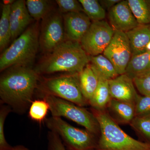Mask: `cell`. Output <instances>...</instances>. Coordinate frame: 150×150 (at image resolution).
<instances>
[{"label": "cell", "instance_id": "cell-1", "mask_svg": "<svg viewBox=\"0 0 150 150\" xmlns=\"http://www.w3.org/2000/svg\"><path fill=\"white\" fill-rule=\"evenodd\" d=\"M39 75L30 67L16 66L7 69L0 78L1 103L16 113L25 112L33 101Z\"/></svg>", "mask_w": 150, "mask_h": 150}, {"label": "cell", "instance_id": "cell-2", "mask_svg": "<svg viewBox=\"0 0 150 150\" xmlns=\"http://www.w3.org/2000/svg\"><path fill=\"white\" fill-rule=\"evenodd\" d=\"M89 62V56L80 43L66 40L47 54L34 70L39 74L61 72L77 74Z\"/></svg>", "mask_w": 150, "mask_h": 150}, {"label": "cell", "instance_id": "cell-3", "mask_svg": "<svg viewBox=\"0 0 150 150\" xmlns=\"http://www.w3.org/2000/svg\"><path fill=\"white\" fill-rule=\"evenodd\" d=\"M100 127V137L95 150H150V143L128 135L109 115L107 110L91 108Z\"/></svg>", "mask_w": 150, "mask_h": 150}, {"label": "cell", "instance_id": "cell-4", "mask_svg": "<svg viewBox=\"0 0 150 150\" xmlns=\"http://www.w3.org/2000/svg\"><path fill=\"white\" fill-rule=\"evenodd\" d=\"M40 29L38 22L30 25L0 57V71L13 66L30 67L34 61L39 46Z\"/></svg>", "mask_w": 150, "mask_h": 150}, {"label": "cell", "instance_id": "cell-5", "mask_svg": "<svg viewBox=\"0 0 150 150\" xmlns=\"http://www.w3.org/2000/svg\"><path fill=\"white\" fill-rule=\"evenodd\" d=\"M44 122L50 131L59 135L67 150H95L98 139L87 130L74 127L61 117L52 116Z\"/></svg>", "mask_w": 150, "mask_h": 150}, {"label": "cell", "instance_id": "cell-6", "mask_svg": "<svg viewBox=\"0 0 150 150\" xmlns=\"http://www.w3.org/2000/svg\"><path fill=\"white\" fill-rule=\"evenodd\" d=\"M43 99L48 102L51 115L65 117L83 126L86 130L96 136L100 135V127L92 112L69 101L51 95H44Z\"/></svg>", "mask_w": 150, "mask_h": 150}, {"label": "cell", "instance_id": "cell-7", "mask_svg": "<svg viewBox=\"0 0 150 150\" xmlns=\"http://www.w3.org/2000/svg\"><path fill=\"white\" fill-rule=\"evenodd\" d=\"M78 75L69 74L43 81L40 89L44 95H51L62 98L80 107L89 105L82 93Z\"/></svg>", "mask_w": 150, "mask_h": 150}, {"label": "cell", "instance_id": "cell-8", "mask_svg": "<svg viewBox=\"0 0 150 150\" xmlns=\"http://www.w3.org/2000/svg\"><path fill=\"white\" fill-rule=\"evenodd\" d=\"M67 40L63 14L59 11H52L41 23L39 46L43 53L48 54Z\"/></svg>", "mask_w": 150, "mask_h": 150}, {"label": "cell", "instance_id": "cell-9", "mask_svg": "<svg viewBox=\"0 0 150 150\" xmlns=\"http://www.w3.org/2000/svg\"><path fill=\"white\" fill-rule=\"evenodd\" d=\"M115 32L110 24L104 20L92 22L81 40V45L89 56L102 54L110 44Z\"/></svg>", "mask_w": 150, "mask_h": 150}, {"label": "cell", "instance_id": "cell-10", "mask_svg": "<svg viewBox=\"0 0 150 150\" xmlns=\"http://www.w3.org/2000/svg\"><path fill=\"white\" fill-rule=\"evenodd\" d=\"M103 54L111 62L118 75L125 74L132 56L131 45L126 33L115 31Z\"/></svg>", "mask_w": 150, "mask_h": 150}, {"label": "cell", "instance_id": "cell-11", "mask_svg": "<svg viewBox=\"0 0 150 150\" xmlns=\"http://www.w3.org/2000/svg\"><path fill=\"white\" fill-rule=\"evenodd\" d=\"M109 24L115 31L126 33L139 24L131 11L127 1H121L108 11Z\"/></svg>", "mask_w": 150, "mask_h": 150}, {"label": "cell", "instance_id": "cell-12", "mask_svg": "<svg viewBox=\"0 0 150 150\" xmlns=\"http://www.w3.org/2000/svg\"><path fill=\"white\" fill-rule=\"evenodd\" d=\"M67 40L80 43L91 24V21L83 12L63 14Z\"/></svg>", "mask_w": 150, "mask_h": 150}, {"label": "cell", "instance_id": "cell-13", "mask_svg": "<svg viewBox=\"0 0 150 150\" xmlns=\"http://www.w3.org/2000/svg\"><path fill=\"white\" fill-rule=\"evenodd\" d=\"M109 91L113 99L135 104L139 95L133 79L126 74L108 81Z\"/></svg>", "mask_w": 150, "mask_h": 150}, {"label": "cell", "instance_id": "cell-14", "mask_svg": "<svg viewBox=\"0 0 150 150\" xmlns=\"http://www.w3.org/2000/svg\"><path fill=\"white\" fill-rule=\"evenodd\" d=\"M31 17L25 1L18 0L11 5L9 19L11 40H15L26 29L32 21Z\"/></svg>", "mask_w": 150, "mask_h": 150}, {"label": "cell", "instance_id": "cell-15", "mask_svg": "<svg viewBox=\"0 0 150 150\" xmlns=\"http://www.w3.org/2000/svg\"><path fill=\"white\" fill-rule=\"evenodd\" d=\"M106 110L117 123L130 124L135 117V104L131 103L112 98Z\"/></svg>", "mask_w": 150, "mask_h": 150}, {"label": "cell", "instance_id": "cell-16", "mask_svg": "<svg viewBox=\"0 0 150 150\" xmlns=\"http://www.w3.org/2000/svg\"><path fill=\"white\" fill-rule=\"evenodd\" d=\"M126 33L131 45L132 56L145 52L150 41V24H139Z\"/></svg>", "mask_w": 150, "mask_h": 150}, {"label": "cell", "instance_id": "cell-17", "mask_svg": "<svg viewBox=\"0 0 150 150\" xmlns=\"http://www.w3.org/2000/svg\"><path fill=\"white\" fill-rule=\"evenodd\" d=\"M89 64L98 79L109 81L119 76L112 63L103 54L89 56Z\"/></svg>", "mask_w": 150, "mask_h": 150}, {"label": "cell", "instance_id": "cell-18", "mask_svg": "<svg viewBox=\"0 0 150 150\" xmlns=\"http://www.w3.org/2000/svg\"><path fill=\"white\" fill-rule=\"evenodd\" d=\"M78 77L82 93L89 102L98 86V78L89 64L79 74Z\"/></svg>", "mask_w": 150, "mask_h": 150}, {"label": "cell", "instance_id": "cell-19", "mask_svg": "<svg viewBox=\"0 0 150 150\" xmlns=\"http://www.w3.org/2000/svg\"><path fill=\"white\" fill-rule=\"evenodd\" d=\"M112 98L109 91L108 81L99 79L98 86L89 101V105L95 110L103 111L106 110Z\"/></svg>", "mask_w": 150, "mask_h": 150}, {"label": "cell", "instance_id": "cell-20", "mask_svg": "<svg viewBox=\"0 0 150 150\" xmlns=\"http://www.w3.org/2000/svg\"><path fill=\"white\" fill-rule=\"evenodd\" d=\"M150 71V51L132 56L125 74L133 79Z\"/></svg>", "mask_w": 150, "mask_h": 150}, {"label": "cell", "instance_id": "cell-21", "mask_svg": "<svg viewBox=\"0 0 150 150\" xmlns=\"http://www.w3.org/2000/svg\"><path fill=\"white\" fill-rule=\"evenodd\" d=\"M127 1L138 23L150 24V1L127 0Z\"/></svg>", "mask_w": 150, "mask_h": 150}, {"label": "cell", "instance_id": "cell-22", "mask_svg": "<svg viewBox=\"0 0 150 150\" xmlns=\"http://www.w3.org/2000/svg\"><path fill=\"white\" fill-rule=\"evenodd\" d=\"M11 5H3L0 19V49H4L11 40L10 13Z\"/></svg>", "mask_w": 150, "mask_h": 150}, {"label": "cell", "instance_id": "cell-23", "mask_svg": "<svg viewBox=\"0 0 150 150\" xmlns=\"http://www.w3.org/2000/svg\"><path fill=\"white\" fill-rule=\"evenodd\" d=\"M26 5L30 15L36 21L43 20L52 11L49 1L27 0Z\"/></svg>", "mask_w": 150, "mask_h": 150}, {"label": "cell", "instance_id": "cell-24", "mask_svg": "<svg viewBox=\"0 0 150 150\" xmlns=\"http://www.w3.org/2000/svg\"><path fill=\"white\" fill-rule=\"evenodd\" d=\"M85 13L92 22L101 21L105 17V10L98 1L79 0Z\"/></svg>", "mask_w": 150, "mask_h": 150}, {"label": "cell", "instance_id": "cell-25", "mask_svg": "<svg viewBox=\"0 0 150 150\" xmlns=\"http://www.w3.org/2000/svg\"><path fill=\"white\" fill-rule=\"evenodd\" d=\"M50 109L48 102L45 99L33 100L29 108V117L33 121L41 123L45 121Z\"/></svg>", "mask_w": 150, "mask_h": 150}, {"label": "cell", "instance_id": "cell-26", "mask_svg": "<svg viewBox=\"0 0 150 150\" xmlns=\"http://www.w3.org/2000/svg\"><path fill=\"white\" fill-rule=\"evenodd\" d=\"M129 124L135 131L144 138L146 142L150 143V115L135 116Z\"/></svg>", "mask_w": 150, "mask_h": 150}, {"label": "cell", "instance_id": "cell-27", "mask_svg": "<svg viewBox=\"0 0 150 150\" xmlns=\"http://www.w3.org/2000/svg\"><path fill=\"white\" fill-rule=\"evenodd\" d=\"M11 111V109L8 105H1L0 109V150H8L12 147L7 142L4 131L6 118L9 113Z\"/></svg>", "mask_w": 150, "mask_h": 150}, {"label": "cell", "instance_id": "cell-28", "mask_svg": "<svg viewBox=\"0 0 150 150\" xmlns=\"http://www.w3.org/2000/svg\"><path fill=\"white\" fill-rule=\"evenodd\" d=\"M134 85L144 96H150V71L133 79Z\"/></svg>", "mask_w": 150, "mask_h": 150}, {"label": "cell", "instance_id": "cell-29", "mask_svg": "<svg viewBox=\"0 0 150 150\" xmlns=\"http://www.w3.org/2000/svg\"><path fill=\"white\" fill-rule=\"evenodd\" d=\"M59 10L63 14L69 13L82 12L83 10L79 1L76 0H56Z\"/></svg>", "mask_w": 150, "mask_h": 150}, {"label": "cell", "instance_id": "cell-30", "mask_svg": "<svg viewBox=\"0 0 150 150\" xmlns=\"http://www.w3.org/2000/svg\"><path fill=\"white\" fill-rule=\"evenodd\" d=\"M135 116L150 115V96H138L135 103Z\"/></svg>", "mask_w": 150, "mask_h": 150}, {"label": "cell", "instance_id": "cell-31", "mask_svg": "<svg viewBox=\"0 0 150 150\" xmlns=\"http://www.w3.org/2000/svg\"><path fill=\"white\" fill-rule=\"evenodd\" d=\"M48 150H67L59 135L49 131L48 136Z\"/></svg>", "mask_w": 150, "mask_h": 150}, {"label": "cell", "instance_id": "cell-32", "mask_svg": "<svg viewBox=\"0 0 150 150\" xmlns=\"http://www.w3.org/2000/svg\"><path fill=\"white\" fill-rule=\"evenodd\" d=\"M121 1L120 0H100L98 1L105 10H107L109 11Z\"/></svg>", "mask_w": 150, "mask_h": 150}, {"label": "cell", "instance_id": "cell-33", "mask_svg": "<svg viewBox=\"0 0 150 150\" xmlns=\"http://www.w3.org/2000/svg\"><path fill=\"white\" fill-rule=\"evenodd\" d=\"M8 150H32L30 149L23 145H17V146H12Z\"/></svg>", "mask_w": 150, "mask_h": 150}, {"label": "cell", "instance_id": "cell-34", "mask_svg": "<svg viewBox=\"0 0 150 150\" xmlns=\"http://www.w3.org/2000/svg\"><path fill=\"white\" fill-rule=\"evenodd\" d=\"M15 1L12 0H5L3 1V2L4 3V5H11Z\"/></svg>", "mask_w": 150, "mask_h": 150}, {"label": "cell", "instance_id": "cell-35", "mask_svg": "<svg viewBox=\"0 0 150 150\" xmlns=\"http://www.w3.org/2000/svg\"><path fill=\"white\" fill-rule=\"evenodd\" d=\"M149 51H150V41L146 46L145 52H149Z\"/></svg>", "mask_w": 150, "mask_h": 150}]
</instances>
